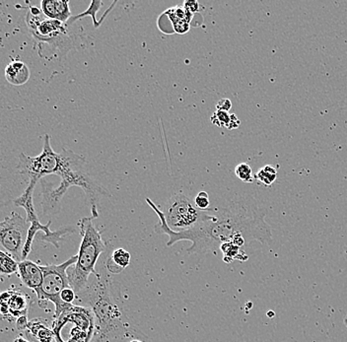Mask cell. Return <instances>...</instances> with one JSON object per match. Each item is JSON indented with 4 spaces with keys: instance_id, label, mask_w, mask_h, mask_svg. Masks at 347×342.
<instances>
[{
    "instance_id": "cell-15",
    "label": "cell",
    "mask_w": 347,
    "mask_h": 342,
    "mask_svg": "<svg viewBox=\"0 0 347 342\" xmlns=\"http://www.w3.org/2000/svg\"><path fill=\"white\" fill-rule=\"evenodd\" d=\"M30 300L31 299L27 294L21 291L12 290V294L8 302V309H9L10 316L15 318L27 316L30 304H31Z\"/></svg>"
},
{
    "instance_id": "cell-12",
    "label": "cell",
    "mask_w": 347,
    "mask_h": 342,
    "mask_svg": "<svg viewBox=\"0 0 347 342\" xmlns=\"http://www.w3.org/2000/svg\"><path fill=\"white\" fill-rule=\"evenodd\" d=\"M18 274L24 286L34 292L39 290L42 282V271L40 266L29 260L22 261L18 264Z\"/></svg>"
},
{
    "instance_id": "cell-11",
    "label": "cell",
    "mask_w": 347,
    "mask_h": 342,
    "mask_svg": "<svg viewBox=\"0 0 347 342\" xmlns=\"http://www.w3.org/2000/svg\"><path fill=\"white\" fill-rule=\"evenodd\" d=\"M29 228L26 219L16 212L0 221V246L18 263L23 261Z\"/></svg>"
},
{
    "instance_id": "cell-30",
    "label": "cell",
    "mask_w": 347,
    "mask_h": 342,
    "mask_svg": "<svg viewBox=\"0 0 347 342\" xmlns=\"http://www.w3.org/2000/svg\"><path fill=\"white\" fill-rule=\"evenodd\" d=\"M128 342H141V341H139V340H132V341H129Z\"/></svg>"
},
{
    "instance_id": "cell-28",
    "label": "cell",
    "mask_w": 347,
    "mask_h": 342,
    "mask_svg": "<svg viewBox=\"0 0 347 342\" xmlns=\"http://www.w3.org/2000/svg\"><path fill=\"white\" fill-rule=\"evenodd\" d=\"M14 342H30L28 340H25L23 338H16Z\"/></svg>"
},
{
    "instance_id": "cell-21",
    "label": "cell",
    "mask_w": 347,
    "mask_h": 342,
    "mask_svg": "<svg viewBox=\"0 0 347 342\" xmlns=\"http://www.w3.org/2000/svg\"><path fill=\"white\" fill-rule=\"evenodd\" d=\"M255 180L266 187H270L277 179V170L272 165H266L254 176Z\"/></svg>"
},
{
    "instance_id": "cell-6",
    "label": "cell",
    "mask_w": 347,
    "mask_h": 342,
    "mask_svg": "<svg viewBox=\"0 0 347 342\" xmlns=\"http://www.w3.org/2000/svg\"><path fill=\"white\" fill-rule=\"evenodd\" d=\"M96 329V319L88 307L70 306L52 324L56 342H92Z\"/></svg>"
},
{
    "instance_id": "cell-26",
    "label": "cell",
    "mask_w": 347,
    "mask_h": 342,
    "mask_svg": "<svg viewBox=\"0 0 347 342\" xmlns=\"http://www.w3.org/2000/svg\"><path fill=\"white\" fill-rule=\"evenodd\" d=\"M30 321H28V318L27 316H22V317H19L17 319V322H16V328L18 331L20 332H25L27 330V327H28V324H29Z\"/></svg>"
},
{
    "instance_id": "cell-7",
    "label": "cell",
    "mask_w": 347,
    "mask_h": 342,
    "mask_svg": "<svg viewBox=\"0 0 347 342\" xmlns=\"http://www.w3.org/2000/svg\"><path fill=\"white\" fill-rule=\"evenodd\" d=\"M38 183L34 181H29L27 188L25 189V191L23 194H21L19 197L14 199V204L15 206L22 207L27 213V218L26 221L30 224V228L28 231V238L26 241V245L24 248L23 252V261L27 259L29 254L31 253L32 250V245L33 241L35 239V236L37 235L38 232H42L43 236L39 239L40 241L50 243L53 245L56 249H59V242L60 240L67 234H71L75 232V229L71 226H65L56 230V231H51L49 227L51 224V220H49L45 225L41 224L39 222L38 213L35 209L34 202H33V193L36 188V185Z\"/></svg>"
},
{
    "instance_id": "cell-29",
    "label": "cell",
    "mask_w": 347,
    "mask_h": 342,
    "mask_svg": "<svg viewBox=\"0 0 347 342\" xmlns=\"http://www.w3.org/2000/svg\"><path fill=\"white\" fill-rule=\"evenodd\" d=\"M344 323H345V326L347 327V315L345 317V320H344Z\"/></svg>"
},
{
    "instance_id": "cell-23",
    "label": "cell",
    "mask_w": 347,
    "mask_h": 342,
    "mask_svg": "<svg viewBox=\"0 0 347 342\" xmlns=\"http://www.w3.org/2000/svg\"><path fill=\"white\" fill-rule=\"evenodd\" d=\"M194 204L195 206L202 211H206L210 207V199L209 194L206 191H200L195 197H194Z\"/></svg>"
},
{
    "instance_id": "cell-2",
    "label": "cell",
    "mask_w": 347,
    "mask_h": 342,
    "mask_svg": "<svg viewBox=\"0 0 347 342\" xmlns=\"http://www.w3.org/2000/svg\"><path fill=\"white\" fill-rule=\"evenodd\" d=\"M61 182L57 187L41 179L40 183V206L43 216L52 217L61 210V201L71 187H78L84 190L89 200L93 218L99 217V202L102 196H112L110 191L96 180L87 170L86 160L69 149H62L60 152V164L56 172Z\"/></svg>"
},
{
    "instance_id": "cell-25",
    "label": "cell",
    "mask_w": 347,
    "mask_h": 342,
    "mask_svg": "<svg viewBox=\"0 0 347 342\" xmlns=\"http://www.w3.org/2000/svg\"><path fill=\"white\" fill-rule=\"evenodd\" d=\"M232 103L229 99H221L216 104V110L217 111H224L229 112L231 110Z\"/></svg>"
},
{
    "instance_id": "cell-17",
    "label": "cell",
    "mask_w": 347,
    "mask_h": 342,
    "mask_svg": "<svg viewBox=\"0 0 347 342\" xmlns=\"http://www.w3.org/2000/svg\"><path fill=\"white\" fill-rule=\"evenodd\" d=\"M25 333L29 339L34 338L39 342H52L54 340L52 330H49L39 320L30 321Z\"/></svg>"
},
{
    "instance_id": "cell-24",
    "label": "cell",
    "mask_w": 347,
    "mask_h": 342,
    "mask_svg": "<svg viewBox=\"0 0 347 342\" xmlns=\"http://www.w3.org/2000/svg\"><path fill=\"white\" fill-rule=\"evenodd\" d=\"M60 298L62 300L63 303L65 304L72 305V303L76 300V294L73 291V289L71 287L64 289L61 294H60Z\"/></svg>"
},
{
    "instance_id": "cell-18",
    "label": "cell",
    "mask_w": 347,
    "mask_h": 342,
    "mask_svg": "<svg viewBox=\"0 0 347 342\" xmlns=\"http://www.w3.org/2000/svg\"><path fill=\"white\" fill-rule=\"evenodd\" d=\"M210 121L218 127H225L227 129L238 128L241 124V121L236 114H229V112L217 110L211 115Z\"/></svg>"
},
{
    "instance_id": "cell-16",
    "label": "cell",
    "mask_w": 347,
    "mask_h": 342,
    "mask_svg": "<svg viewBox=\"0 0 347 342\" xmlns=\"http://www.w3.org/2000/svg\"><path fill=\"white\" fill-rule=\"evenodd\" d=\"M130 259V254L126 250L119 248L115 250L110 256H108V259L106 260L104 265L108 271L117 274L129 266Z\"/></svg>"
},
{
    "instance_id": "cell-5",
    "label": "cell",
    "mask_w": 347,
    "mask_h": 342,
    "mask_svg": "<svg viewBox=\"0 0 347 342\" xmlns=\"http://www.w3.org/2000/svg\"><path fill=\"white\" fill-rule=\"evenodd\" d=\"M40 10L30 6L26 14V26L36 41L47 44L59 50L61 56L77 46L78 35L69 30L67 24L59 21L43 18Z\"/></svg>"
},
{
    "instance_id": "cell-31",
    "label": "cell",
    "mask_w": 347,
    "mask_h": 342,
    "mask_svg": "<svg viewBox=\"0 0 347 342\" xmlns=\"http://www.w3.org/2000/svg\"><path fill=\"white\" fill-rule=\"evenodd\" d=\"M2 281H3V279H2V276H1V275H0V283H1V282H2Z\"/></svg>"
},
{
    "instance_id": "cell-1",
    "label": "cell",
    "mask_w": 347,
    "mask_h": 342,
    "mask_svg": "<svg viewBox=\"0 0 347 342\" xmlns=\"http://www.w3.org/2000/svg\"><path fill=\"white\" fill-rule=\"evenodd\" d=\"M146 202L159 217L155 232L169 237L168 247L181 241L191 242L192 246L187 249L189 255L213 252L229 242L240 248L254 241L263 245L272 242L271 229L265 220L267 211L252 196L236 194L221 199L213 208H209L211 219L185 232L172 231L162 210L151 199L146 198Z\"/></svg>"
},
{
    "instance_id": "cell-27",
    "label": "cell",
    "mask_w": 347,
    "mask_h": 342,
    "mask_svg": "<svg viewBox=\"0 0 347 342\" xmlns=\"http://www.w3.org/2000/svg\"><path fill=\"white\" fill-rule=\"evenodd\" d=\"M184 8L193 15L194 13L199 11V3L196 1H187L184 3Z\"/></svg>"
},
{
    "instance_id": "cell-13",
    "label": "cell",
    "mask_w": 347,
    "mask_h": 342,
    "mask_svg": "<svg viewBox=\"0 0 347 342\" xmlns=\"http://www.w3.org/2000/svg\"><path fill=\"white\" fill-rule=\"evenodd\" d=\"M40 11L43 16L50 20L67 24L72 17L69 8V1L64 0H41Z\"/></svg>"
},
{
    "instance_id": "cell-9",
    "label": "cell",
    "mask_w": 347,
    "mask_h": 342,
    "mask_svg": "<svg viewBox=\"0 0 347 342\" xmlns=\"http://www.w3.org/2000/svg\"><path fill=\"white\" fill-rule=\"evenodd\" d=\"M76 261L77 255L71 257L61 265L40 266V269L42 271V282L39 290L35 293L40 308L45 306L43 302H51L54 305V319L57 318L63 311L72 306L63 303L60 298V294L64 289L70 287L67 269L73 266Z\"/></svg>"
},
{
    "instance_id": "cell-19",
    "label": "cell",
    "mask_w": 347,
    "mask_h": 342,
    "mask_svg": "<svg viewBox=\"0 0 347 342\" xmlns=\"http://www.w3.org/2000/svg\"><path fill=\"white\" fill-rule=\"evenodd\" d=\"M102 5H103V2H102V1H98V0H93V1H91V3H90V5H89L88 9H87L86 11H84V12L78 14L76 16H72V17L69 19V21L67 22V25L70 27L75 21H77L79 19L84 18V17H86V16H90V17L93 19L94 27H95V28H99L100 25H101V22L97 20L96 15H97V12H98V11L100 10V8L102 7Z\"/></svg>"
},
{
    "instance_id": "cell-20",
    "label": "cell",
    "mask_w": 347,
    "mask_h": 342,
    "mask_svg": "<svg viewBox=\"0 0 347 342\" xmlns=\"http://www.w3.org/2000/svg\"><path fill=\"white\" fill-rule=\"evenodd\" d=\"M18 262L5 251L0 250V275L10 276L18 272Z\"/></svg>"
},
{
    "instance_id": "cell-10",
    "label": "cell",
    "mask_w": 347,
    "mask_h": 342,
    "mask_svg": "<svg viewBox=\"0 0 347 342\" xmlns=\"http://www.w3.org/2000/svg\"><path fill=\"white\" fill-rule=\"evenodd\" d=\"M60 164V153L54 152L50 145V136L45 134L41 153L30 157L24 153L19 155L17 170L22 175H26L29 181L38 182L48 175H56Z\"/></svg>"
},
{
    "instance_id": "cell-22",
    "label": "cell",
    "mask_w": 347,
    "mask_h": 342,
    "mask_svg": "<svg viewBox=\"0 0 347 342\" xmlns=\"http://www.w3.org/2000/svg\"><path fill=\"white\" fill-rule=\"evenodd\" d=\"M235 175L244 183H253L255 180L252 168L247 163H241L237 165L235 168Z\"/></svg>"
},
{
    "instance_id": "cell-4",
    "label": "cell",
    "mask_w": 347,
    "mask_h": 342,
    "mask_svg": "<svg viewBox=\"0 0 347 342\" xmlns=\"http://www.w3.org/2000/svg\"><path fill=\"white\" fill-rule=\"evenodd\" d=\"M93 217L80 219L78 226L81 235V244L77 261L67 269L69 285L77 297L87 287L91 274L96 273V266L106 250L102 235L93 223Z\"/></svg>"
},
{
    "instance_id": "cell-14",
    "label": "cell",
    "mask_w": 347,
    "mask_h": 342,
    "mask_svg": "<svg viewBox=\"0 0 347 342\" xmlns=\"http://www.w3.org/2000/svg\"><path fill=\"white\" fill-rule=\"evenodd\" d=\"M4 74L7 82L14 86H22L26 84L31 76L28 65L20 60H14L8 63Z\"/></svg>"
},
{
    "instance_id": "cell-3",
    "label": "cell",
    "mask_w": 347,
    "mask_h": 342,
    "mask_svg": "<svg viewBox=\"0 0 347 342\" xmlns=\"http://www.w3.org/2000/svg\"><path fill=\"white\" fill-rule=\"evenodd\" d=\"M106 270L103 265L101 270L96 271L95 280L88 282L76 299L88 305L94 313L98 332L94 342H128L127 340L138 338L141 334L132 328L118 307L113 282Z\"/></svg>"
},
{
    "instance_id": "cell-8",
    "label": "cell",
    "mask_w": 347,
    "mask_h": 342,
    "mask_svg": "<svg viewBox=\"0 0 347 342\" xmlns=\"http://www.w3.org/2000/svg\"><path fill=\"white\" fill-rule=\"evenodd\" d=\"M164 218L169 228L174 232H185L212 218L209 209L199 210L194 200L183 192L173 194L164 204Z\"/></svg>"
}]
</instances>
